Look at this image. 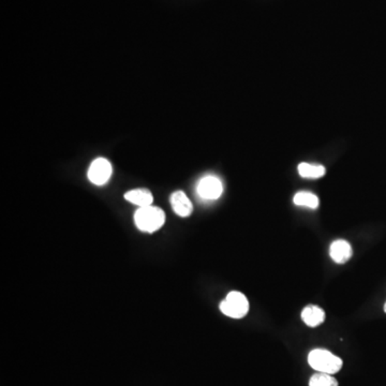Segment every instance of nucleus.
Returning a JSON list of instances; mask_svg holds the SVG:
<instances>
[{
	"mask_svg": "<svg viewBox=\"0 0 386 386\" xmlns=\"http://www.w3.org/2000/svg\"><path fill=\"white\" fill-rule=\"evenodd\" d=\"M134 221L140 231L154 233L163 228L165 222V214L161 208L155 206L140 208L134 214Z\"/></svg>",
	"mask_w": 386,
	"mask_h": 386,
	"instance_id": "1",
	"label": "nucleus"
},
{
	"mask_svg": "<svg viewBox=\"0 0 386 386\" xmlns=\"http://www.w3.org/2000/svg\"><path fill=\"white\" fill-rule=\"evenodd\" d=\"M308 362L313 369L324 374H335L342 368V360L323 349H315L308 356Z\"/></svg>",
	"mask_w": 386,
	"mask_h": 386,
	"instance_id": "2",
	"label": "nucleus"
},
{
	"mask_svg": "<svg viewBox=\"0 0 386 386\" xmlns=\"http://www.w3.org/2000/svg\"><path fill=\"white\" fill-rule=\"evenodd\" d=\"M220 310L223 315L232 319H241L249 311V302L243 293L232 291L228 294L226 300L220 304Z\"/></svg>",
	"mask_w": 386,
	"mask_h": 386,
	"instance_id": "3",
	"label": "nucleus"
},
{
	"mask_svg": "<svg viewBox=\"0 0 386 386\" xmlns=\"http://www.w3.org/2000/svg\"><path fill=\"white\" fill-rule=\"evenodd\" d=\"M196 191L203 200L214 201L221 196L223 186L218 177L208 175V176L203 177L199 181Z\"/></svg>",
	"mask_w": 386,
	"mask_h": 386,
	"instance_id": "4",
	"label": "nucleus"
},
{
	"mask_svg": "<svg viewBox=\"0 0 386 386\" xmlns=\"http://www.w3.org/2000/svg\"><path fill=\"white\" fill-rule=\"evenodd\" d=\"M112 175V165L109 160L98 158L91 163L89 169V179L95 186L107 184Z\"/></svg>",
	"mask_w": 386,
	"mask_h": 386,
	"instance_id": "5",
	"label": "nucleus"
},
{
	"mask_svg": "<svg viewBox=\"0 0 386 386\" xmlns=\"http://www.w3.org/2000/svg\"><path fill=\"white\" fill-rule=\"evenodd\" d=\"M352 255V247L348 241H343V239H337L331 243V248H329L331 260L337 264H344L348 262Z\"/></svg>",
	"mask_w": 386,
	"mask_h": 386,
	"instance_id": "6",
	"label": "nucleus"
},
{
	"mask_svg": "<svg viewBox=\"0 0 386 386\" xmlns=\"http://www.w3.org/2000/svg\"><path fill=\"white\" fill-rule=\"evenodd\" d=\"M171 205L175 214H178L179 217H189L193 212V205L191 201L184 191H176L171 196Z\"/></svg>",
	"mask_w": 386,
	"mask_h": 386,
	"instance_id": "7",
	"label": "nucleus"
},
{
	"mask_svg": "<svg viewBox=\"0 0 386 386\" xmlns=\"http://www.w3.org/2000/svg\"><path fill=\"white\" fill-rule=\"evenodd\" d=\"M125 199L128 202L132 203L134 205H138V208H146L153 204V194L148 189H134V190L128 191L125 194Z\"/></svg>",
	"mask_w": 386,
	"mask_h": 386,
	"instance_id": "8",
	"label": "nucleus"
},
{
	"mask_svg": "<svg viewBox=\"0 0 386 386\" xmlns=\"http://www.w3.org/2000/svg\"><path fill=\"white\" fill-rule=\"evenodd\" d=\"M302 319L308 327H319L325 321L324 310L315 305L307 306L302 313Z\"/></svg>",
	"mask_w": 386,
	"mask_h": 386,
	"instance_id": "9",
	"label": "nucleus"
},
{
	"mask_svg": "<svg viewBox=\"0 0 386 386\" xmlns=\"http://www.w3.org/2000/svg\"><path fill=\"white\" fill-rule=\"evenodd\" d=\"M298 173L304 178L317 179L324 176L327 169L323 165L303 163L298 165Z\"/></svg>",
	"mask_w": 386,
	"mask_h": 386,
	"instance_id": "10",
	"label": "nucleus"
},
{
	"mask_svg": "<svg viewBox=\"0 0 386 386\" xmlns=\"http://www.w3.org/2000/svg\"><path fill=\"white\" fill-rule=\"evenodd\" d=\"M294 204L297 206H303V208H311V210H317L319 208V199L315 194L307 191H300L294 196Z\"/></svg>",
	"mask_w": 386,
	"mask_h": 386,
	"instance_id": "11",
	"label": "nucleus"
},
{
	"mask_svg": "<svg viewBox=\"0 0 386 386\" xmlns=\"http://www.w3.org/2000/svg\"><path fill=\"white\" fill-rule=\"evenodd\" d=\"M309 386H338V381L333 374L318 372L310 378Z\"/></svg>",
	"mask_w": 386,
	"mask_h": 386,
	"instance_id": "12",
	"label": "nucleus"
},
{
	"mask_svg": "<svg viewBox=\"0 0 386 386\" xmlns=\"http://www.w3.org/2000/svg\"><path fill=\"white\" fill-rule=\"evenodd\" d=\"M384 311H385V313H386V303H385V305H384Z\"/></svg>",
	"mask_w": 386,
	"mask_h": 386,
	"instance_id": "13",
	"label": "nucleus"
}]
</instances>
